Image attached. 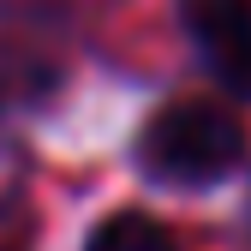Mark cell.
Here are the masks:
<instances>
[{"label":"cell","instance_id":"277c9868","mask_svg":"<svg viewBox=\"0 0 251 251\" xmlns=\"http://www.w3.org/2000/svg\"><path fill=\"white\" fill-rule=\"evenodd\" d=\"M12 185H18V144H12V126H6V114H0V203L12 198Z\"/></svg>","mask_w":251,"mask_h":251},{"label":"cell","instance_id":"7a4b0ae2","mask_svg":"<svg viewBox=\"0 0 251 251\" xmlns=\"http://www.w3.org/2000/svg\"><path fill=\"white\" fill-rule=\"evenodd\" d=\"M179 18L222 90L251 96V0H179Z\"/></svg>","mask_w":251,"mask_h":251},{"label":"cell","instance_id":"6da1fadb","mask_svg":"<svg viewBox=\"0 0 251 251\" xmlns=\"http://www.w3.org/2000/svg\"><path fill=\"white\" fill-rule=\"evenodd\" d=\"M138 162L162 185H215L245 162V126L222 102H203V96L168 102L150 114L138 138Z\"/></svg>","mask_w":251,"mask_h":251},{"label":"cell","instance_id":"3957f363","mask_svg":"<svg viewBox=\"0 0 251 251\" xmlns=\"http://www.w3.org/2000/svg\"><path fill=\"white\" fill-rule=\"evenodd\" d=\"M84 251H179L174 239H168V227L162 222H150L144 209H114L108 222L90 233V245Z\"/></svg>","mask_w":251,"mask_h":251}]
</instances>
